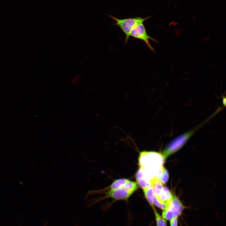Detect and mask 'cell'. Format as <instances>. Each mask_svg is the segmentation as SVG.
<instances>
[{"label": "cell", "instance_id": "obj_3", "mask_svg": "<svg viewBox=\"0 0 226 226\" xmlns=\"http://www.w3.org/2000/svg\"><path fill=\"white\" fill-rule=\"evenodd\" d=\"M198 128L184 133L173 139L164 148L161 153L164 160L170 155L180 149L194 133Z\"/></svg>", "mask_w": 226, "mask_h": 226}, {"label": "cell", "instance_id": "obj_1", "mask_svg": "<svg viewBox=\"0 0 226 226\" xmlns=\"http://www.w3.org/2000/svg\"><path fill=\"white\" fill-rule=\"evenodd\" d=\"M164 160L161 153L152 151L141 152L138 158L139 167L150 180L151 185L161 177Z\"/></svg>", "mask_w": 226, "mask_h": 226}, {"label": "cell", "instance_id": "obj_9", "mask_svg": "<svg viewBox=\"0 0 226 226\" xmlns=\"http://www.w3.org/2000/svg\"><path fill=\"white\" fill-rule=\"evenodd\" d=\"M147 201L153 208L154 207L153 203V198L154 194L153 189L152 186L145 188L143 189Z\"/></svg>", "mask_w": 226, "mask_h": 226}, {"label": "cell", "instance_id": "obj_13", "mask_svg": "<svg viewBox=\"0 0 226 226\" xmlns=\"http://www.w3.org/2000/svg\"><path fill=\"white\" fill-rule=\"evenodd\" d=\"M169 178L168 171L164 166L162 176L159 180L162 184H165L167 182Z\"/></svg>", "mask_w": 226, "mask_h": 226}, {"label": "cell", "instance_id": "obj_12", "mask_svg": "<svg viewBox=\"0 0 226 226\" xmlns=\"http://www.w3.org/2000/svg\"><path fill=\"white\" fill-rule=\"evenodd\" d=\"M151 186L153 188L154 194L156 196L159 195L164 187L163 184L159 180L155 181L152 184Z\"/></svg>", "mask_w": 226, "mask_h": 226}, {"label": "cell", "instance_id": "obj_10", "mask_svg": "<svg viewBox=\"0 0 226 226\" xmlns=\"http://www.w3.org/2000/svg\"><path fill=\"white\" fill-rule=\"evenodd\" d=\"M129 180L125 178H121L116 180L110 186L103 189L100 190L101 191H108L117 189L127 182Z\"/></svg>", "mask_w": 226, "mask_h": 226}, {"label": "cell", "instance_id": "obj_11", "mask_svg": "<svg viewBox=\"0 0 226 226\" xmlns=\"http://www.w3.org/2000/svg\"><path fill=\"white\" fill-rule=\"evenodd\" d=\"M153 208L155 218L156 226H167L166 219L158 213L154 207Z\"/></svg>", "mask_w": 226, "mask_h": 226}, {"label": "cell", "instance_id": "obj_15", "mask_svg": "<svg viewBox=\"0 0 226 226\" xmlns=\"http://www.w3.org/2000/svg\"><path fill=\"white\" fill-rule=\"evenodd\" d=\"M170 221V226H178V217L174 218Z\"/></svg>", "mask_w": 226, "mask_h": 226}, {"label": "cell", "instance_id": "obj_16", "mask_svg": "<svg viewBox=\"0 0 226 226\" xmlns=\"http://www.w3.org/2000/svg\"><path fill=\"white\" fill-rule=\"evenodd\" d=\"M223 103L224 105L226 106V97L224 98L223 99Z\"/></svg>", "mask_w": 226, "mask_h": 226}, {"label": "cell", "instance_id": "obj_5", "mask_svg": "<svg viewBox=\"0 0 226 226\" xmlns=\"http://www.w3.org/2000/svg\"><path fill=\"white\" fill-rule=\"evenodd\" d=\"M184 208V206L179 199L176 196H173L167 208L163 211L162 216L166 220H170L178 217Z\"/></svg>", "mask_w": 226, "mask_h": 226}, {"label": "cell", "instance_id": "obj_2", "mask_svg": "<svg viewBox=\"0 0 226 226\" xmlns=\"http://www.w3.org/2000/svg\"><path fill=\"white\" fill-rule=\"evenodd\" d=\"M138 185L136 182L129 180L119 187L105 192V195L94 201L93 204L105 199L110 198L113 202L123 200L127 201L131 195L137 190Z\"/></svg>", "mask_w": 226, "mask_h": 226}, {"label": "cell", "instance_id": "obj_14", "mask_svg": "<svg viewBox=\"0 0 226 226\" xmlns=\"http://www.w3.org/2000/svg\"><path fill=\"white\" fill-rule=\"evenodd\" d=\"M153 205H155L163 210H165L168 206L166 204L161 203L159 202L154 194L153 198Z\"/></svg>", "mask_w": 226, "mask_h": 226}, {"label": "cell", "instance_id": "obj_6", "mask_svg": "<svg viewBox=\"0 0 226 226\" xmlns=\"http://www.w3.org/2000/svg\"><path fill=\"white\" fill-rule=\"evenodd\" d=\"M130 35L134 38L143 40L151 51H154L150 44L149 40L151 39L154 42L157 41L148 35L143 23L139 24L133 28L130 33Z\"/></svg>", "mask_w": 226, "mask_h": 226}, {"label": "cell", "instance_id": "obj_8", "mask_svg": "<svg viewBox=\"0 0 226 226\" xmlns=\"http://www.w3.org/2000/svg\"><path fill=\"white\" fill-rule=\"evenodd\" d=\"M173 195L166 186L163 187V189L159 195L156 196L157 199L160 202L165 204L168 206L173 199Z\"/></svg>", "mask_w": 226, "mask_h": 226}, {"label": "cell", "instance_id": "obj_4", "mask_svg": "<svg viewBox=\"0 0 226 226\" xmlns=\"http://www.w3.org/2000/svg\"><path fill=\"white\" fill-rule=\"evenodd\" d=\"M109 16L116 22L114 24L119 26L125 35V44L128 42L130 37V33L133 28L138 24L143 23L145 20L150 17V16H148L142 18L140 17H136L120 19L111 15H109Z\"/></svg>", "mask_w": 226, "mask_h": 226}, {"label": "cell", "instance_id": "obj_7", "mask_svg": "<svg viewBox=\"0 0 226 226\" xmlns=\"http://www.w3.org/2000/svg\"><path fill=\"white\" fill-rule=\"evenodd\" d=\"M137 183L142 189L151 186L150 180L145 175L143 170L139 168L136 174Z\"/></svg>", "mask_w": 226, "mask_h": 226}]
</instances>
